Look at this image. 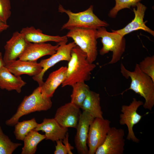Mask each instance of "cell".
<instances>
[{"label": "cell", "mask_w": 154, "mask_h": 154, "mask_svg": "<svg viewBox=\"0 0 154 154\" xmlns=\"http://www.w3.org/2000/svg\"><path fill=\"white\" fill-rule=\"evenodd\" d=\"M120 66L122 75L126 79L129 78L131 79L129 87L121 94L129 90H133L144 98L143 108L151 111L154 106V82L140 70L137 63L132 71L126 69L122 63Z\"/></svg>", "instance_id": "1"}, {"label": "cell", "mask_w": 154, "mask_h": 154, "mask_svg": "<svg viewBox=\"0 0 154 154\" xmlns=\"http://www.w3.org/2000/svg\"><path fill=\"white\" fill-rule=\"evenodd\" d=\"M68 62L66 78L62 84V87L89 80L91 72L96 66L88 61L86 54L77 45L72 49Z\"/></svg>", "instance_id": "2"}, {"label": "cell", "mask_w": 154, "mask_h": 154, "mask_svg": "<svg viewBox=\"0 0 154 154\" xmlns=\"http://www.w3.org/2000/svg\"><path fill=\"white\" fill-rule=\"evenodd\" d=\"M52 105L51 98L44 96L38 86L31 94L24 97L15 113L6 121L5 123L8 126H14L23 116L36 112L47 111Z\"/></svg>", "instance_id": "3"}, {"label": "cell", "mask_w": 154, "mask_h": 154, "mask_svg": "<svg viewBox=\"0 0 154 154\" xmlns=\"http://www.w3.org/2000/svg\"><path fill=\"white\" fill-rule=\"evenodd\" d=\"M58 11L65 13L68 16V21L61 28V30H70L76 28H84L97 29L102 27L109 25L106 21L100 19L94 13L93 6L91 5L89 8L83 11L76 13L66 10L60 4Z\"/></svg>", "instance_id": "4"}, {"label": "cell", "mask_w": 154, "mask_h": 154, "mask_svg": "<svg viewBox=\"0 0 154 154\" xmlns=\"http://www.w3.org/2000/svg\"><path fill=\"white\" fill-rule=\"evenodd\" d=\"M112 32L108 31L104 27L96 29L97 38H101L102 47L99 50L100 55H103L109 51L112 52L109 64H115L121 59L125 51V40L124 37L112 30Z\"/></svg>", "instance_id": "5"}, {"label": "cell", "mask_w": 154, "mask_h": 154, "mask_svg": "<svg viewBox=\"0 0 154 154\" xmlns=\"http://www.w3.org/2000/svg\"><path fill=\"white\" fill-rule=\"evenodd\" d=\"M96 31V29H93L76 28L69 30L66 35L73 40L91 63L96 60L98 55Z\"/></svg>", "instance_id": "6"}, {"label": "cell", "mask_w": 154, "mask_h": 154, "mask_svg": "<svg viewBox=\"0 0 154 154\" xmlns=\"http://www.w3.org/2000/svg\"><path fill=\"white\" fill-rule=\"evenodd\" d=\"M143 104L142 101L137 100L134 98L129 105H123L121 107L119 123L122 125H125L127 127L128 133L127 139L136 143H139V140L135 136L133 128L142 118V116L137 113V110Z\"/></svg>", "instance_id": "7"}, {"label": "cell", "mask_w": 154, "mask_h": 154, "mask_svg": "<svg viewBox=\"0 0 154 154\" xmlns=\"http://www.w3.org/2000/svg\"><path fill=\"white\" fill-rule=\"evenodd\" d=\"M110 121L104 118H95L90 125L87 140L88 154H94L104 141L110 128Z\"/></svg>", "instance_id": "8"}, {"label": "cell", "mask_w": 154, "mask_h": 154, "mask_svg": "<svg viewBox=\"0 0 154 154\" xmlns=\"http://www.w3.org/2000/svg\"><path fill=\"white\" fill-rule=\"evenodd\" d=\"M58 44L56 52L54 54L48 58L42 60L39 63L42 68V71L38 76L33 77V79L37 82L39 86L43 84V76L48 69L60 61H69L71 57L72 50L76 46L74 41L68 44L63 43Z\"/></svg>", "instance_id": "9"}, {"label": "cell", "mask_w": 154, "mask_h": 154, "mask_svg": "<svg viewBox=\"0 0 154 154\" xmlns=\"http://www.w3.org/2000/svg\"><path fill=\"white\" fill-rule=\"evenodd\" d=\"M123 129L111 127L103 143L97 149L96 154H123L125 139Z\"/></svg>", "instance_id": "10"}, {"label": "cell", "mask_w": 154, "mask_h": 154, "mask_svg": "<svg viewBox=\"0 0 154 154\" xmlns=\"http://www.w3.org/2000/svg\"><path fill=\"white\" fill-rule=\"evenodd\" d=\"M94 119L92 115L86 111H83L80 115L74 138L75 147L79 153L88 154L87 145L88 131L90 125Z\"/></svg>", "instance_id": "11"}, {"label": "cell", "mask_w": 154, "mask_h": 154, "mask_svg": "<svg viewBox=\"0 0 154 154\" xmlns=\"http://www.w3.org/2000/svg\"><path fill=\"white\" fill-rule=\"evenodd\" d=\"M29 43L20 32H14L4 46L3 58L5 65L19 58Z\"/></svg>", "instance_id": "12"}, {"label": "cell", "mask_w": 154, "mask_h": 154, "mask_svg": "<svg viewBox=\"0 0 154 154\" xmlns=\"http://www.w3.org/2000/svg\"><path fill=\"white\" fill-rule=\"evenodd\" d=\"M81 114L80 108L70 102L59 108L54 118L64 127L76 128Z\"/></svg>", "instance_id": "13"}, {"label": "cell", "mask_w": 154, "mask_h": 154, "mask_svg": "<svg viewBox=\"0 0 154 154\" xmlns=\"http://www.w3.org/2000/svg\"><path fill=\"white\" fill-rule=\"evenodd\" d=\"M59 46L48 43L30 42L24 51L19 57V59L30 61H36L40 58L46 55L54 54Z\"/></svg>", "instance_id": "14"}, {"label": "cell", "mask_w": 154, "mask_h": 154, "mask_svg": "<svg viewBox=\"0 0 154 154\" xmlns=\"http://www.w3.org/2000/svg\"><path fill=\"white\" fill-rule=\"evenodd\" d=\"M34 129L44 132L46 139L56 141L65 138L68 128L61 126L54 118H44L41 123L38 124Z\"/></svg>", "instance_id": "15"}, {"label": "cell", "mask_w": 154, "mask_h": 154, "mask_svg": "<svg viewBox=\"0 0 154 154\" xmlns=\"http://www.w3.org/2000/svg\"><path fill=\"white\" fill-rule=\"evenodd\" d=\"M137 9L133 8L135 17L132 21L123 28L117 30H114L122 36L129 33L141 29L147 32L153 36L154 31L147 27L145 24L143 19L147 7L142 3L139 2L136 5Z\"/></svg>", "instance_id": "16"}, {"label": "cell", "mask_w": 154, "mask_h": 154, "mask_svg": "<svg viewBox=\"0 0 154 154\" xmlns=\"http://www.w3.org/2000/svg\"><path fill=\"white\" fill-rule=\"evenodd\" d=\"M20 32L29 42L33 43H45L49 41L56 42L58 44L67 43L68 37L66 35L51 36L44 34L40 29L33 26L23 28Z\"/></svg>", "instance_id": "17"}, {"label": "cell", "mask_w": 154, "mask_h": 154, "mask_svg": "<svg viewBox=\"0 0 154 154\" xmlns=\"http://www.w3.org/2000/svg\"><path fill=\"white\" fill-rule=\"evenodd\" d=\"M13 74L20 76L26 74L31 76H35L39 75L42 72V68L40 63L36 61H30L16 60L5 65Z\"/></svg>", "instance_id": "18"}, {"label": "cell", "mask_w": 154, "mask_h": 154, "mask_svg": "<svg viewBox=\"0 0 154 154\" xmlns=\"http://www.w3.org/2000/svg\"><path fill=\"white\" fill-rule=\"evenodd\" d=\"M67 70L66 66H62L52 72L45 82L41 86V92L45 96L51 98L57 88L65 80Z\"/></svg>", "instance_id": "19"}, {"label": "cell", "mask_w": 154, "mask_h": 154, "mask_svg": "<svg viewBox=\"0 0 154 154\" xmlns=\"http://www.w3.org/2000/svg\"><path fill=\"white\" fill-rule=\"evenodd\" d=\"M26 84L20 76L11 73L5 66L0 70V88L8 91L15 90L20 93Z\"/></svg>", "instance_id": "20"}, {"label": "cell", "mask_w": 154, "mask_h": 154, "mask_svg": "<svg viewBox=\"0 0 154 154\" xmlns=\"http://www.w3.org/2000/svg\"><path fill=\"white\" fill-rule=\"evenodd\" d=\"M100 101L99 94L90 90L80 108L83 111L89 113L95 118H104Z\"/></svg>", "instance_id": "21"}, {"label": "cell", "mask_w": 154, "mask_h": 154, "mask_svg": "<svg viewBox=\"0 0 154 154\" xmlns=\"http://www.w3.org/2000/svg\"><path fill=\"white\" fill-rule=\"evenodd\" d=\"M34 129L31 131L26 135L23 141L21 154H34L38 143L46 139L45 135L41 134Z\"/></svg>", "instance_id": "22"}, {"label": "cell", "mask_w": 154, "mask_h": 154, "mask_svg": "<svg viewBox=\"0 0 154 154\" xmlns=\"http://www.w3.org/2000/svg\"><path fill=\"white\" fill-rule=\"evenodd\" d=\"M71 86L72 88V90L70 96V102L80 108L90 90L89 86L84 82H77Z\"/></svg>", "instance_id": "23"}, {"label": "cell", "mask_w": 154, "mask_h": 154, "mask_svg": "<svg viewBox=\"0 0 154 154\" xmlns=\"http://www.w3.org/2000/svg\"><path fill=\"white\" fill-rule=\"evenodd\" d=\"M38 124L34 118L21 122L19 121L14 125V133L16 139L23 141L26 135L31 131L34 129Z\"/></svg>", "instance_id": "24"}, {"label": "cell", "mask_w": 154, "mask_h": 154, "mask_svg": "<svg viewBox=\"0 0 154 154\" xmlns=\"http://www.w3.org/2000/svg\"><path fill=\"white\" fill-rule=\"evenodd\" d=\"M22 145L21 143L12 142L9 137L4 133L0 126V154H11Z\"/></svg>", "instance_id": "25"}, {"label": "cell", "mask_w": 154, "mask_h": 154, "mask_svg": "<svg viewBox=\"0 0 154 154\" xmlns=\"http://www.w3.org/2000/svg\"><path fill=\"white\" fill-rule=\"evenodd\" d=\"M115 6L110 11L109 16L112 18L116 17L118 12L125 9H129L131 7L136 6V4L141 0H115Z\"/></svg>", "instance_id": "26"}, {"label": "cell", "mask_w": 154, "mask_h": 154, "mask_svg": "<svg viewBox=\"0 0 154 154\" xmlns=\"http://www.w3.org/2000/svg\"><path fill=\"white\" fill-rule=\"evenodd\" d=\"M138 64L140 70L154 82V56L145 57Z\"/></svg>", "instance_id": "27"}, {"label": "cell", "mask_w": 154, "mask_h": 154, "mask_svg": "<svg viewBox=\"0 0 154 154\" xmlns=\"http://www.w3.org/2000/svg\"><path fill=\"white\" fill-rule=\"evenodd\" d=\"M11 10L10 0H0V21L7 24L11 15Z\"/></svg>", "instance_id": "28"}, {"label": "cell", "mask_w": 154, "mask_h": 154, "mask_svg": "<svg viewBox=\"0 0 154 154\" xmlns=\"http://www.w3.org/2000/svg\"><path fill=\"white\" fill-rule=\"evenodd\" d=\"M54 154H72V151L69 150L67 147L63 143L62 140H59L56 141Z\"/></svg>", "instance_id": "29"}, {"label": "cell", "mask_w": 154, "mask_h": 154, "mask_svg": "<svg viewBox=\"0 0 154 154\" xmlns=\"http://www.w3.org/2000/svg\"><path fill=\"white\" fill-rule=\"evenodd\" d=\"M9 26L7 24L0 21V34L7 29Z\"/></svg>", "instance_id": "30"}, {"label": "cell", "mask_w": 154, "mask_h": 154, "mask_svg": "<svg viewBox=\"0 0 154 154\" xmlns=\"http://www.w3.org/2000/svg\"><path fill=\"white\" fill-rule=\"evenodd\" d=\"M5 66V63L3 61L1 53L0 52V70Z\"/></svg>", "instance_id": "31"}]
</instances>
